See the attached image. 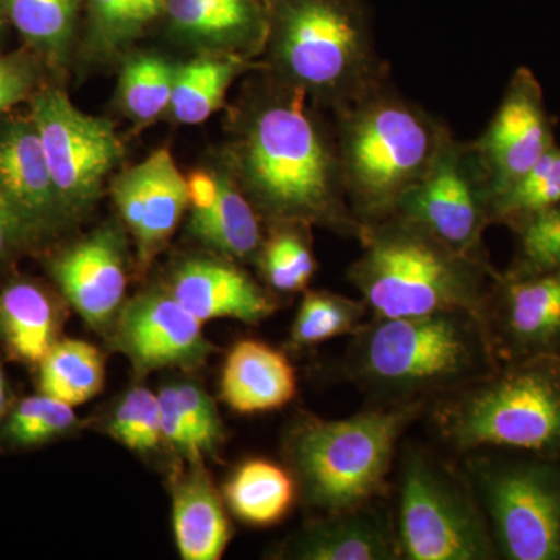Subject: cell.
Wrapping results in <instances>:
<instances>
[{"mask_svg": "<svg viewBox=\"0 0 560 560\" xmlns=\"http://www.w3.org/2000/svg\"><path fill=\"white\" fill-rule=\"evenodd\" d=\"M429 405H368L345 419L296 416L283 452L305 506L329 515L388 499L401 442Z\"/></svg>", "mask_w": 560, "mask_h": 560, "instance_id": "277c9868", "label": "cell"}, {"mask_svg": "<svg viewBox=\"0 0 560 560\" xmlns=\"http://www.w3.org/2000/svg\"><path fill=\"white\" fill-rule=\"evenodd\" d=\"M114 345L139 372L197 368L212 352L202 323L171 291H145L121 307L114 323Z\"/></svg>", "mask_w": 560, "mask_h": 560, "instance_id": "5bb4252c", "label": "cell"}, {"mask_svg": "<svg viewBox=\"0 0 560 560\" xmlns=\"http://www.w3.org/2000/svg\"><path fill=\"white\" fill-rule=\"evenodd\" d=\"M268 20L264 0H167L160 24L198 54L256 61L267 46Z\"/></svg>", "mask_w": 560, "mask_h": 560, "instance_id": "e0dca14e", "label": "cell"}, {"mask_svg": "<svg viewBox=\"0 0 560 560\" xmlns=\"http://www.w3.org/2000/svg\"><path fill=\"white\" fill-rule=\"evenodd\" d=\"M471 145L488 175L490 201L556 145L544 90L528 68L515 70L492 120Z\"/></svg>", "mask_w": 560, "mask_h": 560, "instance_id": "4fadbf2b", "label": "cell"}, {"mask_svg": "<svg viewBox=\"0 0 560 560\" xmlns=\"http://www.w3.org/2000/svg\"><path fill=\"white\" fill-rule=\"evenodd\" d=\"M167 0H84V50L110 60L160 24Z\"/></svg>", "mask_w": 560, "mask_h": 560, "instance_id": "4316f807", "label": "cell"}, {"mask_svg": "<svg viewBox=\"0 0 560 560\" xmlns=\"http://www.w3.org/2000/svg\"><path fill=\"white\" fill-rule=\"evenodd\" d=\"M171 293L195 318L237 319L259 324L278 302L248 272L224 257H194L173 272Z\"/></svg>", "mask_w": 560, "mask_h": 560, "instance_id": "44dd1931", "label": "cell"}, {"mask_svg": "<svg viewBox=\"0 0 560 560\" xmlns=\"http://www.w3.org/2000/svg\"><path fill=\"white\" fill-rule=\"evenodd\" d=\"M114 440L132 452H151L164 442L160 396L136 386L114 411L109 423Z\"/></svg>", "mask_w": 560, "mask_h": 560, "instance_id": "e575fe53", "label": "cell"}, {"mask_svg": "<svg viewBox=\"0 0 560 560\" xmlns=\"http://www.w3.org/2000/svg\"><path fill=\"white\" fill-rule=\"evenodd\" d=\"M500 560H560V456L480 448L455 456Z\"/></svg>", "mask_w": 560, "mask_h": 560, "instance_id": "9c48e42d", "label": "cell"}, {"mask_svg": "<svg viewBox=\"0 0 560 560\" xmlns=\"http://www.w3.org/2000/svg\"><path fill=\"white\" fill-rule=\"evenodd\" d=\"M312 228L300 223L268 224L264 245L254 264L261 278L278 293L307 290L318 270L312 245Z\"/></svg>", "mask_w": 560, "mask_h": 560, "instance_id": "4dcf8cb0", "label": "cell"}, {"mask_svg": "<svg viewBox=\"0 0 560 560\" xmlns=\"http://www.w3.org/2000/svg\"><path fill=\"white\" fill-rule=\"evenodd\" d=\"M31 116L62 208L70 220L83 215L125 154L113 121L83 113L55 88L33 95Z\"/></svg>", "mask_w": 560, "mask_h": 560, "instance_id": "30bf717a", "label": "cell"}, {"mask_svg": "<svg viewBox=\"0 0 560 560\" xmlns=\"http://www.w3.org/2000/svg\"><path fill=\"white\" fill-rule=\"evenodd\" d=\"M346 198L364 224L394 215L438 160L451 128L393 83L334 114Z\"/></svg>", "mask_w": 560, "mask_h": 560, "instance_id": "8992f818", "label": "cell"}, {"mask_svg": "<svg viewBox=\"0 0 560 560\" xmlns=\"http://www.w3.org/2000/svg\"><path fill=\"white\" fill-rule=\"evenodd\" d=\"M158 396H160L162 436H164V442H167L172 448H175L189 463L202 460L194 431H191L186 415H184L183 408H180L175 383L164 386Z\"/></svg>", "mask_w": 560, "mask_h": 560, "instance_id": "f35d334b", "label": "cell"}, {"mask_svg": "<svg viewBox=\"0 0 560 560\" xmlns=\"http://www.w3.org/2000/svg\"><path fill=\"white\" fill-rule=\"evenodd\" d=\"M39 73L31 55L0 57V116L36 94Z\"/></svg>", "mask_w": 560, "mask_h": 560, "instance_id": "74e56055", "label": "cell"}, {"mask_svg": "<svg viewBox=\"0 0 560 560\" xmlns=\"http://www.w3.org/2000/svg\"><path fill=\"white\" fill-rule=\"evenodd\" d=\"M9 24L50 65L62 66L79 33L84 0H3Z\"/></svg>", "mask_w": 560, "mask_h": 560, "instance_id": "83f0119b", "label": "cell"}, {"mask_svg": "<svg viewBox=\"0 0 560 560\" xmlns=\"http://www.w3.org/2000/svg\"><path fill=\"white\" fill-rule=\"evenodd\" d=\"M105 383L101 350L81 340L57 341L39 363V390L77 407L97 396Z\"/></svg>", "mask_w": 560, "mask_h": 560, "instance_id": "f1b7e54d", "label": "cell"}, {"mask_svg": "<svg viewBox=\"0 0 560 560\" xmlns=\"http://www.w3.org/2000/svg\"><path fill=\"white\" fill-rule=\"evenodd\" d=\"M298 377L289 357L257 340L238 341L224 361L221 399L232 411L256 415L279 410L296 396Z\"/></svg>", "mask_w": 560, "mask_h": 560, "instance_id": "7402d4cb", "label": "cell"}, {"mask_svg": "<svg viewBox=\"0 0 560 560\" xmlns=\"http://www.w3.org/2000/svg\"><path fill=\"white\" fill-rule=\"evenodd\" d=\"M481 319L499 363L560 359V268L497 275Z\"/></svg>", "mask_w": 560, "mask_h": 560, "instance_id": "7c38bea8", "label": "cell"}, {"mask_svg": "<svg viewBox=\"0 0 560 560\" xmlns=\"http://www.w3.org/2000/svg\"><path fill=\"white\" fill-rule=\"evenodd\" d=\"M0 334L14 357L39 364L57 342V311L32 282H14L0 294Z\"/></svg>", "mask_w": 560, "mask_h": 560, "instance_id": "484cf974", "label": "cell"}, {"mask_svg": "<svg viewBox=\"0 0 560 560\" xmlns=\"http://www.w3.org/2000/svg\"><path fill=\"white\" fill-rule=\"evenodd\" d=\"M371 315L363 300L329 290H305L290 330L293 348H312L338 337H350Z\"/></svg>", "mask_w": 560, "mask_h": 560, "instance_id": "d6a6232c", "label": "cell"}, {"mask_svg": "<svg viewBox=\"0 0 560 560\" xmlns=\"http://www.w3.org/2000/svg\"><path fill=\"white\" fill-rule=\"evenodd\" d=\"M0 190L36 241L70 220L51 179L31 114L0 121Z\"/></svg>", "mask_w": 560, "mask_h": 560, "instance_id": "d6986e66", "label": "cell"}, {"mask_svg": "<svg viewBox=\"0 0 560 560\" xmlns=\"http://www.w3.org/2000/svg\"><path fill=\"white\" fill-rule=\"evenodd\" d=\"M261 70L331 114L389 83L366 0H271Z\"/></svg>", "mask_w": 560, "mask_h": 560, "instance_id": "3957f363", "label": "cell"}, {"mask_svg": "<svg viewBox=\"0 0 560 560\" xmlns=\"http://www.w3.org/2000/svg\"><path fill=\"white\" fill-rule=\"evenodd\" d=\"M560 202V147L555 145L522 178L492 198L490 226L515 232Z\"/></svg>", "mask_w": 560, "mask_h": 560, "instance_id": "1f68e13d", "label": "cell"}, {"mask_svg": "<svg viewBox=\"0 0 560 560\" xmlns=\"http://www.w3.org/2000/svg\"><path fill=\"white\" fill-rule=\"evenodd\" d=\"M261 79L235 116L224 167L265 223H300L359 238L334 125L301 91L265 72Z\"/></svg>", "mask_w": 560, "mask_h": 560, "instance_id": "6da1fadb", "label": "cell"}, {"mask_svg": "<svg viewBox=\"0 0 560 560\" xmlns=\"http://www.w3.org/2000/svg\"><path fill=\"white\" fill-rule=\"evenodd\" d=\"M396 464L401 560H500L485 510L455 456L405 438Z\"/></svg>", "mask_w": 560, "mask_h": 560, "instance_id": "ba28073f", "label": "cell"}, {"mask_svg": "<svg viewBox=\"0 0 560 560\" xmlns=\"http://www.w3.org/2000/svg\"><path fill=\"white\" fill-rule=\"evenodd\" d=\"M515 254L506 271L514 275L559 270L560 202L514 232Z\"/></svg>", "mask_w": 560, "mask_h": 560, "instance_id": "d590c367", "label": "cell"}, {"mask_svg": "<svg viewBox=\"0 0 560 560\" xmlns=\"http://www.w3.org/2000/svg\"><path fill=\"white\" fill-rule=\"evenodd\" d=\"M20 212L0 190V264L16 256L25 246L35 242Z\"/></svg>", "mask_w": 560, "mask_h": 560, "instance_id": "ab89813d", "label": "cell"}, {"mask_svg": "<svg viewBox=\"0 0 560 560\" xmlns=\"http://www.w3.org/2000/svg\"><path fill=\"white\" fill-rule=\"evenodd\" d=\"M9 411V390L5 385H0V419Z\"/></svg>", "mask_w": 560, "mask_h": 560, "instance_id": "60d3db41", "label": "cell"}, {"mask_svg": "<svg viewBox=\"0 0 560 560\" xmlns=\"http://www.w3.org/2000/svg\"><path fill=\"white\" fill-rule=\"evenodd\" d=\"M77 422L73 407L40 393L21 400L11 411L5 436L21 447H32L68 433Z\"/></svg>", "mask_w": 560, "mask_h": 560, "instance_id": "836d02e7", "label": "cell"}, {"mask_svg": "<svg viewBox=\"0 0 560 560\" xmlns=\"http://www.w3.org/2000/svg\"><path fill=\"white\" fill-rule=\"evenodd\" d=\"M261 68V62L217 54H198L178 62L167 116L183 125L202 124L224 105L238 77Z\"/></svg>", "mask_w": 560, "mask_h": 560, "instance_id": "cb8c5ba5", "label": "cell"}, {"mask_svg": "<svg viewBox=\"0 0 560 560\" xmlns=\"http://www.w3.org/2000/svg\"><path fill=\"white\" fill-rule=\"evenodd\" d=\"M264 2L267 3V5H270L271 0H264Z\"/></svg>", "mask_w": 560, "mask_h": 560, "instance_id": "ee69618b", "label": "cell"}, {"mask_svg": "<svg viewBox=\"0 0 560 560\" xmlns=\"http://www.w3.org/2000/svg\"><path fill=\"white\" fill-rule=\"evenodd\" d=\"M173 530L184 560H219L230 545V518L202 460L173 486Z\"/></svg>", "mask_w": 560, "mask_h": 560, "instance_id": "603a6c76", "label": "cell"}, {"mask_svg": "<svg viewBox=\"0 0 560 560\" xmlns=\"http://www.w3.org/2000/svg\"><path fill=\"white\" fill-rule=\"evenodd\" d=\"M0 385H5V377H3L2 368H0Z\"/></svg>", "mask_w": 560, "mask_h": 560, "instance_id": "7bdbcfd3", "label": "cell"}, {"mask_svg": "<svg viewBox=\"0 0 560 560\" xmlns=\"http://www.w3.org/2000/svg\"><path fill=\"white\" fill-rule=\"evenodd\" d=\"M190 234L206 248L234 261H256L264 245L265 221L234 176L197 172L189 176Z\"/></svg>", "mask_w": 560, "mask_h": 560, "instance_id": "ffe728a7", "label": "cell"}, {"mask_svg": "<svg viewBox=\"0 0 560 560\" xmlns=\"http://www.w3.org/2000/svg\"><path fill=\"white\" fill-rule=\"evenodd\" d=\"M489 206V179L480 156L471 142L452 136L394 215L419 224L459 253L488 257L482 235L490 226Z\"/></svg>", "mask_w": 560, "mask_h": 560, "instance_id": "8fae6325", "label": "cell"}, {"mask_svg": "<svg viewBox=\"0 0 560 560\" xmlns=\"http://www.w3.org/2000/svg\"><path fill=\"white\" fill-rule=\"evenodd\" d=\"M175 388L201 455H215L224 441L223 423L217 405L197 383H175Z\"/></svg>", "mask_w": 560, "mask_h": 560, "instance_id": "8d00e7d4", "label": "cell"}, {"mask_svg": "<svg viewBox=\"0 0 560 560\" xmlns=\"http://www.w3.org/2000/svg\"><path fill=\"white\" fill-rule=\"evenodd\" d=\"M0 335H2V334H0Z\"/></svg>", "mask_w": 560, "mask_h": 560, "instance_id": "f6af8a7d", "label": "cell"}, {"mask_svg": "<svg viewBox=\"0 0 560 560\" xmlns=\"http://www.w3.org/2000/svg\"><path fill=\"white\" fill-rule=\"evenodd\" d=\"M500 363L480 315L466 311L368 319L335 370L368 405L430 401L488 377Z\"/></svg>", "mask_w": 560, "mask_h": 560, "instance_id": "7a4b0ae2", "label": "cell"}, {"mask_svg": "<svg viewBox=\"0 0 560 560\" xmlns=\"http://www.w3.org/2000/svg\"><path fill=\"white\" fill-rule=\"evenodd\" d=\"M361 253L348 280L374 318H411L466 311L480 315L499 270L489 256L445 245L399 215L361 226Z\"/></svg>", "mask_w": 560, "mask_h": 560, "instance_id": "5b68a950", "label": "cell"}, {"mask_svg": "<svg viewBox=\"0 0 560 560\" xmlns=\"http://www.w3.org/2000/svg\"><path fill=\"white\" fill-rule=\"evenodd\" d=\"M51 276L66 300L92 329L116 323L127 291V254L119 228L105 224L51 261Z\"/></svg>", "mask_w": 560, "mask_h": 560, "instance_id": "2e32d148", "label": "cell"}, {"mask_svg": "<svg viewBox=\"0 0 560 560\" xmlns=\"http://www.w3.org/2000/svg\"><path fill=\"white\" fill-rule=\"evenodd\" d=\"M280 555L300 560H401L393 503L388 497L337 514L316 515L283 545Z\"/></svg>", "mask_w": 560, "mask_h": 560, "instance_id": "ac0fdd59", "label": "cell"}, {"mask_svg": "<svg viewBox=\"0 0 560 560\" xmlns=\"http://www.w3.org/2000/svg\"><path fill=\"white\" fill-rule=\"evenodd\" d=\"M110 195L135 238L139 268L147 270L190 206L189 179L180 173L171 151L160 149L120 173Z\"/></svg>", "mask_w": 560, "mask_h": 560, "instance_id": "9a60e30c", "label": "cell"}, {"mask_svg": "<svg viewBox=\"0 0 560 560\" xmlns=\"http://www.w3.org/2000/svg\"><path fill=\"white\" fill-rule=\"evenodd\" d=\"M178 62L161 55H131L121 66L117 98L125 116L138 125L167 116Z\"/></svg>", "mask_w": 560, "mask_h": 560, "instance_id": "f546056e", "label": "cell"}, {"mask_svg": "<svg viewBox=\"0 0 560 560\" xmlns=\"http://www.w3.org/2000/svg\"><path fill=\"white\" fill-rule=\"evenodd\" d=\"M422 420L453 456L480 448L560 456V359L501 363L488 377L431 400Z\"/></svg>", "mask_w": 560, "mask_h": 560, "instance_id": "52a82bcc", "label": "cell"}, {"mask_svg": "<svg viewBox=\"0 0 560 560\" xmlns=\"http://www.w3.org/2000/svg\"><path fill=\"white\" fill-rule=\"evenodd\" d=\"M7 25H9V18H7L5 2L0 0V38H2L3 32H5Z\"/></svg>", "mask_w": 560, "mask_h": 560, "instance_id": "b9f144b4", "label": "cell"}, {"mask_svg": "<svg viewBox=\"0 0 560 560\" xmlns=\"http://www.w3.org/2000/svg\"><path fill=\"white\" fill-rule=\"evenodd\" d=\"M298 497L293 474L268 459H249L224 486V499L238 521L267 528L289 514Z\"/></svg>", "mask_w": 560, "mask_h": 560, "instance_id": "d4e9b609", "label": "cell"}]
</instances>
